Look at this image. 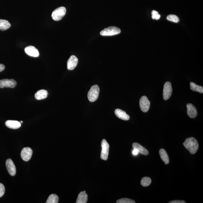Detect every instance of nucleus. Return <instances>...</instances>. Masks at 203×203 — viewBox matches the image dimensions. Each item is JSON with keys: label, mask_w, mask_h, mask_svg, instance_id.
Listing matches in <instances>:
<instances>
[{"label": "nucleus", "mask_w": 203, "mask_h": 203, "mask_svg": "<svg viewBox=\"0 0 203 203\" xmlns=\"http://www.w3.org/2000/svg\"><path fill=\"white\" fill-rule=\"evenodd\" d=\"M183 145L191 154H194L196 153L199 147L198 141L193 137L188 138L186 139L183 143Z\"/></svg>", "instance_id": "nucleus-1"}, {"label": "nucleus", "mask_w": 203, "mask_h": 203, "mask_svg": "<svg viewBox=\"0 0 203 203\" xmlns=\"http://www.w3.org/2000/svg\"><path fill=\"white\" fill-rule=\"evenodd\" d=\"M100 89L97 85L92 86L88 93L89 100L91 102H94L98 98Z\"/></svg>", "instance_id": "nucleus-2"}, {"label": "nucleus", "mask_w": 203, "mask_h": 203, "mask_svg": "<svg viewBox=\"0 0 203 203\" xmlns=\"http://www.w3.org/2000/svg\"><path fill=\"white\" fill-rule=\"evenodd\" d=\"M66 12V8L64 7H59L53 11L52 14V18L54 21H60L65 15Z\"/></svg>", "instance_id": "nucleus-3"}, {"label": "nucleus", "mask_w": 203, "mask_h": 203, "mask_svg": "<svg viewBox=\"0 0 203 203\" xmlns=\"http://www.w3.org/2000/svg\"><path fill=\"white\" fill-rule=\"evenodd\" d=\"M120 32V28L116 27H110L101 31L100 34L102 36H112L117 35Z\"/></svg>", "instance_id": "nucleus-4"}, {"label": "nucleus", "mask_w": 203, "mask_h": 203, "mask_svg": "<svg viewBox=\"0 0 203 203\" xmlns=\"http://www.w3.org/2000/svg\"><path fill=\"white\" fill-rule=\"evenodd\" d=\"M101 147L100 158L102 159L106 160L108 159L109 156V146L106 139H103L102 141Z\"/></svg>", "instance_id": "nucleus-5"}, {"label": "nucleus", "mask_w": 203, "mask_h": 203, "mask_svg": "<svg viewBox=\"0 0 203 203\" xmlns=\"http://www.w3.org/2000/svg\"><path fill=\"white\" fill-rule=\"evenodd\" d=\"M172 88L170 82H167L164 85L163 90V97L164 100H166L169 99L172 95Z\"/></svg>", "instance_id": "nucleus-6"}, {"label": "nucleus", "mask_w": 203, "mask_h": 203, "mask_svg": "<svg viewBox=\"0 0 203 203\" xmlns=\"http://www.w3.org/2000/svg\"><path fill=\"white\" fill-rule=\"evenodd\" d=\"M140 106L142 112L146 113L149 111L150 106V102L146 96L141 97L140 100Z\"/></svg>", "instance_id": "nucleus-7"}, {"label": "nucleus", "mask_w": 203, "mask_h": 203, "mask_svg": "<svg viewBox=\"0 0 203 203\" xmlns=\"http://www.w3.org/2000/svg\"><path fill=\"white\" fill-rule=\"evenodd\" d=\"M17 85L16 80L13 79H3L0 80V88H14Z\"/></svg>", "instance_id": "nucleus-8"}, {"label": "nucleus", "mask_w": 203, "mask_h": 203, "mask_svg": "<svg viewBox=\"0 0 203 203\" xmlns=\"http://www.w3.org/2000/svg\"><path fill=\"white\" fill-rule=\"evenodd\" d=\"M32 154V151L31 148H24L21 152V158L25 162H28L31 159Z\"/></svg>", "instance_id": "nucleus-9"}, {"label": "nucleus", "mask_w": 203, "mask_h": 203, "mask_svg": "<svg viewBox=\"0 0 203 203\" xmlns=\"http://www.w3.org/2000/svg\"><path fill=\"white\" fill-rule=\"evenodd\" d=\"M6 166L9 173L11 176H15L16 172L15 165L11 159H8L6 162Z\"/></svg>", "instance_id": "nucleus-10"}, {"label": "nucleus", "mask_w": 203, "mask_h": 203, "mask_svg": "<svg viewBox=\"0 0 203 203\" xmlns=\"http://www.w3.org/2000/svg\"><path fill=\"white\" fill-rule=\"evenodd\" d=\"M78 61V59L75 56H71L67 61V68L68 69L70 70H74L77 67Z\"/></svg>", "instance_id": "nucleus-11"}, {"label": "nucleus", "mask_w": 203, "mask_h": 203, "mask_svg": "<svg viewBox=\"0 0 203 203\" xmlns=\"http://www.w3.org/2000/svg\"><path fill=\"white\" fill-rule=\"evenodd\" d=\"M24 51L28 55L34 57H38L39 56L38 50L35 47L30 46L25 47Z\"/></svg>", "instance_id": "nucleus-12"}, {"label": "nucleus", "mask_w": 203, "mask_h": 203, "mask_svg": "<svg viewBox=\"0 0 203 203\" xmlns=\"http://www.w3.org/2000/svg\"><path fill=\"white\" fill-rule=\"evenodd\" d=\"M187 113L188 116L191 118L196 117L198 114L196 108L191 103H188L187 105Z\"/></svg>", "instance_id": "nucleus-13"}, {"label": "nucleus", "mask_w": 203, "mask_h": 203, "mask_svg": "<svg viewBox=\"0 0 203 203\" xmlns=\"http://www.w3.org/2000/svg\"><path fill=\"white\" fill-rule=\"evenodd\" d=\"M115 114L117 117L124 120H128L130 119V117L127 114L126 112L121 109H117L115 110Z\"/></svg>", "instance_id": "nucleus-14"}, {"label": "nucleus", "mask_w": 203, "mask_h": 203, "mask_svg": "<svg viewBox=\"0 0 203 203\" xmlns=\"http://www.w3.org/2000/svg\"><path fill=\"white\" fill-rule=\"evenodd\" d=\"M6 126L11 129H18L21 127V123L18 121L7 120L5 122Z\"/></svg>", "instance_id": "nucleus-15"}, {"label": "nucleus", "mask_w": 203, "mask_h": 203, "mask_svg": "<svg viewBox=\"0 0 203 203\" xmlns=\"http://www.w3.org/2000/svg\"><path fill=\"white\" fill-rule=\"evenodd\" d=\"M132 147H133L134 149H137L139 153L142 154V155H148L149 154V152L147 150L137 142L134 143L132 144Z\"/></svg>", "instance_id": "nucleus-16"}, {"label": "nucleus", "mask_w": 203, "mask_h": 203, "mask_svg": "<svg viewBox=\"0 0 203 203\" xmlns=\"http://www.w3.org/2000/svg\"><path fill=\"white\" fill-rule=\"evenodd\" d=\"M47 91L44 90H41L38 91L35 94V97L37 100H40L45 99L47 97L48 95Z\"/></svg>", "instance_id": "nucleus-17"}, {"label": "nucleus", "mask_w": 203, "mask_h": 203, "mask_svg": "<svg viewBox=\"0 0 203 203\" xmlns=\"http://www.w3.org/2000/svg\"><path fill=\"white\" fill-rule=\"evenodd\" d=\"M88 200L87 194L86 192L82 191L79 194L76 203H86L87 202Z\"/></svg>", "instance_id": "nucleus-18"}, {"label": "nucleus", "mask_w": 203, "mask_h": 203, "mask_svg": "<svg viewBox=\"0 0 203 203\" xmlns=\"http://www.w3.org/2000/svg\"><path fill=\"white\" fill-rule=\"evenodd\" d=\"M159 154L161 159L163 161L165 165H168L169 163V158L166 151L163 149H160Z\"/></svg>", "instance_id": "nucleus-19"}, {"label": "nucleus", "mask_w": 203, "mask_h": 203, "mask_svg": "<svg viewBox=\"0 0 203 203\" xmlns=\"http://www.w3.org/2000/svg\"><path fill=\"white\" fill-rule=\"evenodd\" d=\"M11 24L7 20L0 19V30L2 31H5L10 28Z\"/></svg>", "instance_id": "nucleus-20"}, {"label": "nucleus", "mask_w": 203, "mask_h": 203, "mask_svg": "<svg viewBox=\"0 0 203 203\" xmlns=\"http://www.w3.org/2000/svg\"><path fill=\"white\" fill-rule=\"evenodd\" d=\"M190 88L193 91L199 92L201 93H203V88L202 86H199L196 83L191 82L190 83Z\"/></svg>", "instance_id": "nucleus-21"}, {"label": "nucleus", "mask_w": 203, "mask_h": 203, "mask_svg": "<svg viewBox=\"0 0 203 203\" xmlns=\"http://www.w3.org/2000/svg\"><path fill=\"white\" fill-rule=\"evenodd\" d=\"M59 198L55 194H52L48 197L47 203H57L58 202Z\"/></svg>", "instance_id": "nucleus-22"}, {"label": "nucleus", "mask_w": 203, "mask_h": 203, "mask_svg": "<svg viewBox=\"0 0 203 203\" xmlns=\"http://www.w3.org/2000/svg\"><path fill=\"white\" fill-rule=\"evenodd\" d=\"M151 179L149 177H145L142 178L141 181V185L143 187H147L151 183Z\"/></svg>", "instance_id": "nucleus-23"}, {"label": "nucleus", "mask_w": 203, "mask_h": 203, "mask_svg": "<svg viewBox=\"0 0 203 203\" xmlns=\"http://www.w3.org/2000/svg\"><path fill=\"white\" fill-rule=\"evenodd\" d=\"M167 19L168 21L175 23H178L179 21V18L177 16L173 14H170L167 17Z\"/></svg>", "instance_id": "nucleus-24"}, {"label": "nucleus", "mask_w": 203, "mask_h": 203, "mask_svg": "<svg viewBox=\"0 0 203 203\" xmlns=\"http://www.w3.org/2000/svg\"><path fill=\"white\" fill-rule=\"evenodd\" d=\"M116 202L117 203H135V201L128 198H122L118 200Z\"/></svg>", "instance_id": "nucleus-25"}, {"label": "nucleus", "mask_w": 203, "mask_h": 203, "mask_svg": "<svg viewBox=\"0 0 203 203\" xmlns=\"http://www.w3.org/2000/svg\"><path fill=\"white\" fill-rule=\"evenodd\" d=\"M151 13H152V19L158 20L160 18L161 16L158 13V11L153 10Z\"/></svg>", "instance_id": "nucleus-26"}, {"label": "nucleus", "mask_w": 203, "mask_h": 203, "mask_svg": "<svg viewBox=\"0 0 203 203\" xmlns=\"http://www.w3.org/2000/svg\"><path fill=\"white\" fill-rule=\"evenodd\" d=\"M5 192V188L4 186L2 183H0V198L4 195Z\"/></svg>", "instance_id": "nucleus-27"}, {"label": "nucleus", "mask_w": 203, "mask_h": 203, "mask_svg": "<svg viewBox=\"0 0 203 203\" xmlns=\"http://www.w3.org/2000/svg\"><path fill=\"white\" fill-rule=\"evenodd\" d=\"M169 203H185L186 202L184 201H180V200H175L170 202Z\"/></svg>", "instance_id": "nucleus-28"}, {"label": "nucleus", "mask_w": 203, "mask_h": 203, "mask_svg": "<svg viewBox=\"0 0 203 203\" xmlns=\"http://www.w3.org/2000/svg\"><path fill=\"white\" fill-rule=\"evenodd\" d=\"M139 153V152H138L137 150L136 149H134L132 152V154H133V155H135V156L137 155Z\"/></svg>", "instance_id": "nucleus-29"}, {"label": "nucleus", "mask_w": 203, "mask_h": 203, "mask_svg": "<svg viewBox=\"0 0 203 203\" xmlns=\"http://www.w3.org/2000/svg\"><path fill=\"white\" fill-rule=\"evenodd\" d=\"M5 69V66L4 64H0V72L3 71Z\"/></svg>", "instance_id": "nucleus-30"}, {"label": "nucleus", "mask_w": 203, "mask_h": 203, "mask_svg": "<svg viewBox=\"0 0 203 203\" xmlns=\"http://www.w3.org/2000/svg\"><path fill=\"white\" fill-rule=\"evenodd\" d=\"M20 122V123H23V122H22V121H21V122Z\"/></svg>", "instance_id": "nucleus-31"}]
</instances>
